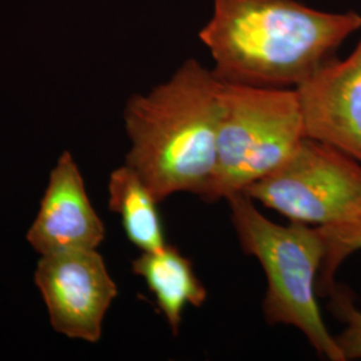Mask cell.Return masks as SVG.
<instances>
[{
    "label": "cell",
    "instance_id": "cell-1",
    "mask_svg": "<svg viewBox=\"0 0 361 361\" xmlns=\"http://www.w3.org/2000/svg\"><path fill=\"white\" fill-rule=\"evenodd\" d=\"M359 30L356 11L326 13L297 0H213L200 39L221 80L295 89Z\"/></svg>",
    "mask_w": 361,
    "mask_h": 361
},
{
    "label": "cell",
    "instance_id": "cell-2",
    "mask_svg": "<svg viewBox=\"0 0 361 361\" xmlns=\"http://www.w3.org/2000/svg\"><path fill=\"white\" fill-rule=\"evenodd\" d=\"M219 87L214 71L192 58L166 82L128 101L125 164L159 202L178 193L205 200L217 165Z\"/></svg>",
    "mask_w": 361,
    "mask_h": 361
},
{
    "label": "cell",
    "instance_id": "cell-3",
    "mask_svg": "<svg viewBox=\"0 0 361 361\" xmlns=\"http://www.w3.org/2000/svg\"><path fill=\"white\" fill-rule=\"evenodd\" d=\"M226 201L240 245L257 258L265 273L262 310L267 323L295 326L319 356L345 361L317 301L325 252L317 226L293 221L280 225L267 219L246 193L233 194Z\"/></svg>",
    "mask_w": 361,
    "mask_h": 361
},
{
    "label": "cell",
    "instance_id": "cell-4",
    "mask_svg": "<svg viewBox=\"0 0 361 361\" xmlns=\"http://www.w3.org/2000/svg\"><path fill=\"white\" fill-rule=\"evenodd\" d=\"M304 138L296 89L221 80L217 165L204 201L244 193L281 168Z\"/></svg>",
    "mask_w": 361,
    "mask_h": 361
},
{
    "label": "cell",
    "instance_id": "cell-5",
    "mask_svg": "<svg viewBox=\"0 0 361 361\" xmlns=\"http://www.w3.org/2000/svg\"><path fill=\"white\" fill-rule=\"evenodd\" d=\"M244 193L289 221L332 225L361 214V164L326 143L304 138L281 168Z\"/></svg>",
    "mask_w": 361,
    "mask_h": 361
},
{
    "label": "cell",
    "instance_id": "cell-6",
    "mask_svg": "<svg viewBox=\"0 0 361 361\" xmlns=\"http://www.w3.org/2000/svg\"><path fill=\"white\" fill-rule=\"evenodd\" d=\"M34 281L55 332L95 344L118 286L97 249L40 256Z\"/></svg>",
    "mask_w": 361,
    "mask_h": 361
},
{
    "label": "cell",
    "instance_id": "cell-7",
    "mask_svg": "<svg viewBox=\"0 0 361 361\" xmlns=\"http://www.w3.org/2000/svg\"><path fill=\"white\" fill-rule=\"evenodd\" d=\"M295 89L305 137L361 164V38L345 59H329Z\"/></svg>",
    "mask_w": 361,
    "mask_h": 361
},
{
    "label": "cell",
    "instance_id": "cell-8",
    "mask_svg": "<svg viewBox=\"0 0 361 361\" xmlns=\"http://www.w3.org/2000/svg\"><path fill=\"white\" fill-rule=\"evenodd\" d=\"M104 233L75 159L63 152L50 173L38 214L27 232L28 244L40 256L98 249Z\"/></svg>",
    "mask_w": 361,
    "mask_h": 361
},
{
    "label": "cell",
    "instance_id": "cell-9",
    "mask_svg": "<svg viewBox=\"0 0 361 361\" xmlns=\"http://www.w3.org/2000/svg\"><path fill=\"white\" fill-rule=\"evenodd\" d=\"M131 271L147 285L173 335L180 331L186 307L198 308L207 302V288L193 262L176 246L168 244L161 250L142 252L131 262Z\"/></svg>",
    "mask_w": 361,
    "mask_h": 361
},
{
    "label": "cell",
    "instance_id": "cell-10",
    "mask_svg": "<svg viewBox=\"0 0 361 361\" xmlns=\"http://www.w3.org/2000/svg\"><path fill=\"white\" fill-rule=\"evenodd\" d=\"M109 209L121 219L122 228L133 245L141 252H155L168 245L159 201L140 174L128 164L109 177Z\"/></svg>",
    "mask_w": 361,
    "mask_h": 361
},
{
    "label": "cell",
    "instance_id": "cell-11",
    "mask_svg": "<svg viewBox=\"0 0 361 361\" xmlns=\"http://www.w3.org/2000/svg\"><path fill=\"white\" fill-rule=\"evenodd\" d=\"M324 244V259L317 281L319 295L328 296L335 286L336 273L355 252L361 250V214L332 225L317 226Z\"/></svg>",
    "mask_w": 361,
    "mask_h": 361
},
{
    "label": "cell",
    "instance_id": "cell-12",
    "mask_svg": "<svg viewBox=\"0 0 361 361\" xmlns=\"http://www.w3.org/2000/svg\"><path fill=\"white\" fill-rule=\"evenodd\" d=\"M329 308L344 324V329L336 336L337 345L345 361L361 360V310L353 301L348 288L336 284L328 293Z\"/></svg>",
    "mask_w": 361,
    "mask_h": 361
}]
</instances>
